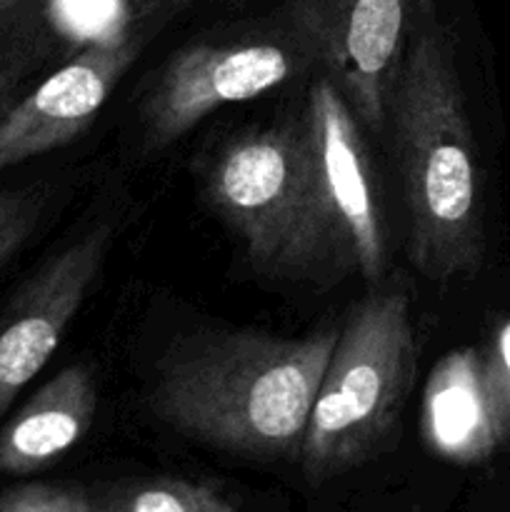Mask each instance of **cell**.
I'll return each mask as SVG.
<instances>
[{
	"label": "cell",
	"mask_w": 510,
	"mask_h": 512,
	"mask_svg": "<svg viewBox=\"0 0 510 512\" xmlns=\"http://www.w3.org/2000/svg\"><path fill=\"white\" fill-rule=\"evenodd\" d=\"M388 120L403 175L410 260L433 283L473 278L485 260L478 150L453 35L430 0L415 5Z\"/></svg>",
	"instance_id": "cell-1"
},
{
	"label": "cell",
	"mask_w": 510,
	"mask_h": 512,
	"mask_svg": "<svg viewBox=\"0 0 510 512\" xmlns=\"http://www.w3.org/2000/svg\"><path fill=\"white\" fill-rule=\"evenodd\" d=\"M338 333L195 335L158 365L150 408L165 425L213 448L258 460L298 458Z\"/></svg>",
	"instance_id": "cell-2"
},
{
	"label": "cell",
	"mask_w": 510,
	"mask_h": 512,
	"mask_svg": "<svg viewBox=\"0 0 510 512\" xmlns=\"http://www.w3.org/2000/svg\"><path fill=\"white\" fill-rule=\"evenodd\" d=\"M415 368L408 290H375L348 315L325 365L298 455L310 485L360 468L388 448Z\"/></svg>",
	"instance_id": "cell-3"
},
{
	"label": "cell",
	"mask_w": 510,
	"mask_h": 512,
	"mask_svg": "<svg viewBox=\"0 0 510 512\" xmlns=\"http://www.w3.org/2000/svg\"><path fill=\"white\" fill-rule=\"evenodd\" d=\"M203 183L213 210L260 270L295 278L328 265L310 203L300 120L225 140Z\"/></svg>",
	"instance_id": "cell-4"
},
{
	"label": "cell",
	"mask_w": 510,
	"mask_h": 512,
	"mask_svg": "<svg viewBox=\"0 0 510 512\" xmlns=\"http://www.w3.org/2000/svg\"><path fill=\"white\" fill-rule=\"evenodd\" d=\"M310 203L323 235L328 263L345 265L365 283L383 280V208L378 180L355 113L325 75L313 80L300 115Z\"/></svg>",
	"instance_id": "cell-5"
},
{
	"label": "cell",
	"mask_w": 510,
	"mask_h": 512,
	"mask_svg": "<svg viewBox=\"0 0 510 512\" xmlns=\"http://www.w3.org/2000/svg\"><path fill=\"white\" fill-rule=\"evenodd\" d=\"M418 0H283L295 43L323 65L358 123L383 133Z\"/></svg>",
	"instance_id": "cell-6"
},
{
	"label": "cell",
	"mask_w": 510,
	"mask_h": 512,
	"mask_svg": "<svg viewBox=\"0 0 510 512\" xmlns=\"http://www.w3.org/2000/svg\"><path fill=\"white\" fill-rule=\"evenodd\" d=\"M293 73V58L278 43H193L160 70L143 103V133L150 150L178 143L213 110L260 98Z\"/></svg>",
	"instance_id": "cell-7"
},
{
	"label": "cell",
	"mask_w": 510,
	"mask_h": 512,
	"mask_svg": "<svg viewBox=\"0 0 510 512\" xmlns=\"http://www.w3.org/2000/svg\"><path fill=\"white\" fill-rule=\"evenodd\" d=\"M110 225H95L55 253L20 288L0 318V418L45 368L98 280L110 250Z\"/></svg>",
	"instance_id": "cell-8"
},
{
	"label": "cell",
	"mask_w": 510,
	"mask_h": 512,
	"mask_svg": "<svg viewBox=\"0 0 510 512\" xmlns=\"http://www.w3.org/2000/svg\"><path fill=\"white\" fill-rule=\"evenodd\" d=\"M143 35L85 45L0 118V173L73 143L138 60Z\"/></svg>",
	"instance_id": "cell-9"
},
{
	"label": "cell",
	"mask_w": 510,
	"mask_h": 512,
	"mask_svg": "<svg viewBox=\"0 0 510 512\" xmlns=\"http://www.w3.org/2000/svg\"><path fill=\"white\" fill-rule=\"evenodd\" d=\"M95 408L93 370L83 363L60 370L0 428V478L30 475L63 458L88 433Z\"/></svg>",
	"instance_id": "cell-10"
},
{
	"label": "cell",
	"mask_w": 510,
	"mask_h": 512,
	"mask_svg": "<svg viewBox=\"0 0 510 512\" xmlns=\"http://www.w3.org/2000/svg\"><path fill=\"white\" fill-rule=\"evenodd\" d=\"M420 428L428 448L455 463H475L498 448L480 388L478 350H453L435 365L423 390Z\"/></svg>",
	"instance_id": "cell-11"
},
{
	"label": "cell",
	"mask_w": 510,
	"mask_h": 512,
	"mask_svg": "<svg viewBox=\"0 0 510 512\" xmlns=\"http://www.w3.org/2000/svg\"><path fill=\"white\" fill-rule=\"evenodd\" d=\"M95 500L105 512H240L210 485L180 478L135 480Z\"/></svg>",
	"instance_id": "cell-12"
},
{
	"label": "cell",
	"mask_w": 510,
	"mask_h": 512,
	"mask_svg": "<svg viewBox=\"0 0 510 512\" xmlns=\"http://www.w3.org/2000/svg\"><path fill=\"white\" fill-rule=\"evenodd\" d=\"M480 388L495 445L510 443V318L493 330L480 355Z\"/></svg>",
	"instance_id": "cell-13"
},
{
	"label": "cell",
	"mask_w": 510,
	"mask_h": 512,
	"mask_svg": "<svg viewBox=\"0 0 510 512\" xmlns=\"http://www.w3.org/2000/svg\"><path fill=\"white\" fill-rule=\"evenodd\" d=\"M0 512H105L98 500L78 488L25 483L0 493Z\"/></svg>",
	"instance_id": "cell-14"
},
{
	"label": "cell",
	"mask_w": 510,
	"mask_h": 512,
	"mask_svg": "<svg viewBox=\"0 0 510 512\" xmlns=\"http://www.w3.org/2000/svg\"><path fill=\"white\" fill-rule=\"evenodd\" d=\"M43 213V198L35 190L0 193V270L30 238Z\"/></svg>",
	"instance_id": "cell-15"
},
{
	"label": "cell",
	"mask_w": 510,
	"mask_h": 512,
	"mask_svg": "<svg viewBox=\"0 0 510 512\" xmlns=\"http://www.w3.org/2000/svg\"><path fill=\"white\" fill-rule=\"evenodd\" d=\"M23 3L25 0H0V20ZM193 3L195 0H113L110 8H113L115 30H120V38H125V35H145V28H153L163 18L180 13Z\"/></svg>",
	"instance_id": "cell-16"
},
{
	"label": "cell",
	"mask_w": 510,
	"mask_h": 512,
	"mask_svg": "<svg viewBox=\"0 0 510 512\" xmlns=\"http://www.w3.org/2000/svg\"><path fill=\"white\" fill-rule=\"evenodd\" d=\"M3 80H5V70L0 68V85H3Z\"/></svg>",
	"instance_id": "cell-17"
}]
</instances>
